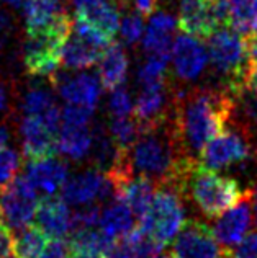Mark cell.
<instances>
[{"label": "cell", "instance_id": "obj_28", "mask_svg": "<svg viewBox=\"0 0 257 258\" xmlns=\"http://www.w3.org/2000/svg\"><path fill=\"white\" fill-rule=\"evenodd\" d=\"M229 26L244 36L257 33V0H228Z\"/></svg>", "mask_w": 257, "mask_h": 258}, {"label": "cell", "instance_id": "obj_10", "mask_svg": "<svg viewBox=\"0 0 257 258\" xmlns=\"http://www.w3.org/2000/svg\"><path fill=\"white\" fill-rule=\"evenodd\" d=\"M61 198L72 206H87L95 201L97 205H108L120 198V189L108 173H102V170H85L67 178L61 189Z\"/></svg>", "mask_w": 257, "mask_h": 258}, {"label": "cell", "instance_id": "obj_16", "mask_svg": "<svg viewBox=\"0 0 257 258\" xmlns=\"http://www.w3.org/2000/svg\"><path fill=\"white\" fill-rule=\"evenodd\" d=\"M175 76L184 82H193L203 74L208 62V51L195 36L179 35L171 52Z\"/></svg>", "mask_w": 257, "mask_h": 258}, {"label": "cell", "instance_id": "obj_25", "mask_svg": "<svg viewBox=\"0 0 257 258\" xmlns=\"http://www.w3.org/2000/svg\"><path fill=\"white\" fill-rule=\"evenodd\" d=\"M154 185L156 183L143 175H133L120 186V198L123 200L128 208L136 216L138 222L149 209L154 198Z\"/></svg>", "mask_w": 257, "mask_h": 258}, {"label": "cell", "instance_id": "obj_19", "mask_svg": "<svg viewBox=\"0 0 257 258\" xmlns=\"http://www.w3.org/2000/svg\"><path fill=\"white\" fill-rule=\"evenodd\" d=\"M231 98V118L229 123L238 126L252 138L257 131V92L247 82L226 85Z\"/></svg>", "mask_w": 257, "mask_h": 258}, {"label": "cell", "instance_id": "obj_24", "mask_svg": "<svg viewBox=\"0 0 257 258\" xmlns=\"http://www.w3.org/2000/svg\"><path fill=\"white\" fill-rule=\"evenodd\" d=\"M120 5L121 4L118 0H108V2L93 5L90 9L76 12V18L90 25L92 28H95L112 41L120 30Z\"/></svg>", "mask_w": 257, "mask_h": 258}, {"label": "cell", "instance_id": "obj_14", "mask_svg": "<svg viewBox=\"0 0 257 258\" xmlns=\"http://www.w3.org/2000/svg\"><path fill=\"white\" fill-rule=\"evenodd\" d=\"M174 108V92L169 90L167 82L144 85L134 103V118L141 129L159 126L171 118Z\"/></svg>", "mask_w": 257, "mask_h": 258}, {"label": "cell", "instance_id": "obj_1", "mask_svg": "<svg viewBox=\"0 0 257 258\" xmlns=\"http://www.w3.org/2000/svg\"><path fill=\"white\" fill-rule=\"evenodd\" d=\"M231 118V98L225 87H197L174 92L172 126L184 151L195 159Z\"/></svg>", "mask_w": 257, "mask_h": 258}, {"label": "cell", "instance_id": "obj_18", "mask_svg": "<svg viewBox=\"0 0 257 258\" xmlns=\"http://www.w3.org/2000/svg\"><path fill=\"white\" fill-rule=\"evenodd\" d=\"M72 213L63 198L46 196L36 209V226L51 239H66L72 234Z\"/></svg>", "mask_w": 257, "mask_h": 258}, {"label": "cell", "instance_id": "obj_30", "mask_svg": "<svg viewBox=\"0 0 257 258\" xmlns=\"http://www.w3.org/2000/svg\"><path fill=\"white\" fill-rule=\"evenodd\" d=\"M46 234L38 226L22 229L13 239V253L17 258H38L46 247Z\"/></svg>", "mask_w": 257, "mask_h": 258}, {"label": "cell", "instance_id": "obj_35", "mask_svg": "<svg viewBox=\"0 0 257 258\" xmlns=\"http://www.w3.org/2000/svg\"><path fill=\"white\" fill-rule=\"evenodd\" d=\"M20 162L22 159L15 149H0V189L5 188L17 176Z\"/></svg>", "mask_w": 257, "mask_h": 258}, {"label": "cell", "instance_id": "obj_34", "mask_svg": "<svg viewBox=\"0 0 257 258\" xmlns=\"http://www.w3.org/2000/svg\"><path fill=\"white\" fill-rule=\"evenodd\" d=\"M144 30V17L141 13H130L120 23V35L128 46L136 44L143 38Z\"/></svg>", "mask_w": 257, "mask_h": 258}, {"label": "cell", "instance_id": "obj_27", "mask_svg": "<svg viewBox=\"0 0 257 258\" xmlns=\"http://www.w3.org/2000/svg\"><path fill=\"white\" fill-rule=\"evenodd\" d=\"M63 12L66 10L61 0H28L23 7L26 31L44 28Z\"/></svg>", "mask_w": 257, "mask_h": 258}, {"label": "cell", "instance_id": "obj_31", "mask_svg": "<svg viewBox=\"0 0 257 258\" xmlns=\"http://www.w3.org/2000/svg\"><path fill=\"white\" fill-rule=\"evenodd\" d=\"M108 133H110L113 142L117 144L120 151H130L141 133V126L138 119H133L131 116L112 118L110 126H108Z\"/></svg>", "mask_w": 257, "mask_h": 258}, {"label": "cell", "instance_id": "obj_9", "mask_svg": "<svg viewBox=\"0 0 257 258\" xmlns=\"http://www.w3.org/2000/svg\"><path fill=\"white\" fill-rule=\"evenodd\" d=\"M36 189L25 176H15L0 189V219L12 230H22L35 219L38 209Z\"/></svg>", "mask_w": 257, "mask_h": 258}, {"label": "cell", "instance_id": "obj_43", "mask_svg": "<svg viewBox=\"0 0 257 258\" xmlns=\"http://www.w3.org/2000/svg\"><path fill=\"white\" fill-rule=\"evenodd\" d=\"M7 142H9V131H7V127L0 126V149H4Z\"/></svg>", "mask_w": 257, "mask_h": 258}, {"label": "cell", "instance_id": "obj_32", "mask_svg": "<svg viewBox=\"0 0 257 258\" xmlns=\"http://www.w3.org/2000/svg\"><path fill=\"white\" fill-rule=\"evenodd\" d=\"M169 57H159V56H147L144 64L138 71V82L141 87L144 85H156L167 82V62Z\"/></svg>", "mask_w": 257, "mask_h": 258}, {"label": "cell", "instance_id": "obj_21", "mask_svg": "<svg viewBox=\"0 0 257 258\" xmlns=\"http://www.w3.org/2000/svg\"><path fill=\"white\" fill-rule=\"evenodd\" d=\"M138 227V219L134 213L128 208L126 203L117 198L115 201L108 203L102 211L100 217V230L113 240L125 239L130 235L134 229Z\"/></svg>", "mask_w": 257, "mask_h": 258}, {"label": "cell", "instance_id": "obj_47", "mask_svg": "<svg viewBox=\"0 0 257 258\" xmlns=\"http://www.w3.org/2000/svg\"><path fill=\"white\" fill-rule=\"evenodd\" d=\"M162 258H175L174 255H166V256H162Z\"/></svg>", "mask_w": 257, "mask_h": 258}, {"label": "cell", "instance_id": "obj_17", "mask_svg": "<svg viewBox=\"0 0 257 258\" xmlns=\"http://www.w3.org/2000/svg\"><path fill=\"white\" fill-rule=\"evenodd\" d=\"M69 176V167L64 160L56 159L54 155L41 159H31L26 168V178L35 189L43 191L46 196H53L63 189Z\"/></svg>", "mask_w": 257, "mask_h": 258}, {"label": "cell", "instance_id": "obj_3", "mask_svg": "<svg viewBox=\"0 0 257 258\" xmlns=\"http://www.w3.org/2000/svg\"><path fill=\"white\" fill-rule=\"evenodd\" d=\"M72 23L74 20L69 13L63 12L44 28L26 31L22 57L30 76L53 77L58 72L63 46L72 31Z\"/></svg>", "mask_w": 257, "mask_h": 258}, {"label": "cell", "instance_id": "obj_48", "mask_svg": "<svg viewBox=\"0 0 257 258\" xmlns=\"http://www.w3.org/2000/svg\"><path fill=\"white\" fill-rule=\"evenodd\" d=\"M9 258H17V256H9Z\"/></svg>", "mask_w": 257, "mask_h": 258}, {"label": "cell", "instance_id": "obj_11", "mask_svg": "<svg viewBox=\"0 0 257 258\" xmlns=\"http://www.w3.org/2000/svg\"><path fill=\"white\" fill-rule=\"evenodd\" d=\"M61 111L48 116H23L20 123L23 155L26 159L49 157L58 152Z\"/></svg>", "mask_w": 257, "mask_h": 258}, {"label": "cell", "instance_id": "obj_40", "mask_svg": "<svg viewBox=\"0 0 257 258\" xmlns=\"http://www.w3.org/2000/svg\"><path fill=\"white\" fill-rule=\"evenodd\" d=\"M134 7H136L138 13H141L143 17H149L156 12L158 7V0H133Z\"/></svg>", "mask_w": 257, "mask_h": 258}, {"label": "cell", "instance_id": "obj_36", "mask_svg": "<svg viewBox=\"0 0 257 258\" xmlns=\"http://www.w3.org/2000/svg\"><path fill=\"white\" fill-rule=\"evenodd\" d=\"M223 258H257V230L244 235L236 245L225 248Z\"/></svg>", "mask_w": 257, "mask_h": 258}, {"label": "cell", "instance_id": "obj_37", "mask_svg": "<svg viewBox=\"0 0 257 258\" xmlns=\"http://www.w3.org/2000/svg\"><path fill=\"white\" fill-rule=\"evenodd\" d=\"M69 243H66L64 239H53L46 243L38 258H69Z\"/></svg>", "mask_w": 257, "mask_h": 258}, {"label": "cell", "instance_id": "obj_38", "mask_svg": "<svg viewBox=\"0 0 257 258\" xmlns=\"http://www.w3.org/2000/svg\"><path fill=\"white\" fill-rule=\"evenodd\" d=\"M13 252L12 229L0 219V258H9Z\"/></svg>", "mask_w": 257, "mask_h": 258}, {"label": "cell", "instance_id": "obj_33", "mask_svg": "<svg viewBox=\"0 0 257 258\" xmlns=\"http://www.w3.org/2000/svg\"><path fill=\"white\" fill-rule=\"evenodd\" d=\"M108 111H110L112 118L131 116V113L134 111L131 95L128 93V90L123 85H120L112 90L110 98H108Z\"/></svg>", "mask_w": 257, "mask_h": 258}, {"label": "cell", "instance_id": "obj_23", "mask_svg": "<svg viewBox=\"0 0 257 258\" xmlns=\"http://www.w3.org/2000/svg\"><path fill=\"white\" fill-rule=\"evenodd\" d=\"M93 146V129L90 126L61 124L58 136V151L71 160H84L89 157Z\"/></svg>", "mask_w": 257, "mask_h": 258}, {"label": "cell", "instance_id": "obj_26", "mask_svg": "<svg viewBox=\"0 0 257 258\" xmlns=\"http://www.w3.org/2000/svg\"><path fill=\"white\" fill-rule=\"evenodd\" d=\"M162 247L146 232L136 227L125 239L115 242L107 258H159Z\"/></svg>", "mask_w": 257, "mask_h": 258}, {"label": "cell", "instance_id": "obj_6", "mask_svg": "<svg viewBox=\"0 0 257 258\" xmlns=\"http://www.w3.org/2000/svg\"><path fill=\"white\" fill-rule=\"evenodd\" d=\"M229 127L212 139L200 152V164L212 170H226L251 160V136L238 126Z\"/></svg>", "mask_w": 257, "mask_h": 258}, {"label": "cell", "instance_id": "obj_7", "mask_svg": "<svg viewBox=\"0 0 257 258\" xmlns=\"http://www.w3.org/2000/svg\"><path fill=\"white\" fill-rule=\"evenodd\" d=\"M229 26L228 0H179V28L195 38H210Z\"/></svg>", "mask_w": 257, "mask_h": 258}, {"label": "cell", "instance_id": "obj_45", "mask_svg": "<svg viewBox=\"0 0 257 258\" xmlns=\"http://www.w3.org/2000/svg\"><path fill=\"white\" fill-rule=\"evenodd\" d=\"M7 106V92L5 88L0 85V111H4Z\"/></svg>", "mask_w": 257, "mask_h": 258}, {"label": "cell", "instance_id": "obj_44", "mask_svg": "<svg viewBox=\"0 0 257 258\" xmlns=\"http://www.w3.org/2000/svg\"><path fill=\"white\" fill-rule=\"evenodd\" d=\"M2 2L13 7V9H23L25 4L28 2V0H2Z\"/></svg>", "mask_w": 257, "mask_h": 258}, {"label": "cell", "instance_id": "obj_39", "mask_svg": "<svg viewBox=\"0 0 257 258\" xmlns=\"http://www.w3.org/2000/svg\"><path fill=\"white\" fill-rule=\"evenodd\" d=\"M12 30H13L12 17L4 9H0V49H2V47L7 44V41H9Z\"/></svg>", "mask_w": 257, "mask_h": 258}, {"label": "cell", "instance_id": "obj_13", "mask_svg": "<svg viewBox=\"0 0 257 258\" xmlns=\"http://www.w3.org/2000/svg\"><path fill=\"white\" fill-rule=\"evenodd\" d=\"M51 80L56 92L61 95V98L67 101V105H79L95 110L102 97L104 85L95 74L56 72Z\"/></svg>", "mask_w": 257, "mask_h": 258}, {"label": "cell", "instance_id": "obj_12", "mask_svg": "<svg viewBox=\"0 0 257 258\" xmlns=\"http://www.w3.org/2000/svg\"><path fill=\"white\" fill-rule=\"evenodd\" d=\"M225 248L215 239L212 227L203 221L190 219L172 242L175 258H223Z\"/></svg>", "mask_w": 257, "mask_h": 258}, {"label": "cell", "instance_id": "obj_20", "mask_svg": "<svg viewBox=\"0 0 257 258\" xmlns=\"http://www.w3.org/2000/svg\"><path fill=\"white\" fill-rule=\"evenodd\" d=\"M175 18L167 12H154L147 23L143 36V49L146 56H159L171 59L174 35H175Z\"/></svg>", "mask_w": 257, "mask_h": 258}, {"label": "cell", "instance_id": "obj_41", "mask_svg": "<svg viewBox=\"0 0 257 258\" xmlns=\"http://www.w3.org/2000/svg\"><path fill=\"white\" fill-rule=\"evenodd\" d=\"M246 82L257 92V64H251L246 74Z\"/></svg>", "mask_w": 257, "mask_h": 258}, {"label": "cell", "instance_id": "obj_46", "mask_svg": "<svg viewBox=\"0 0 257 258\" xmlns=\"http://www.w3.org/2000/svg\"><path fill=\"white\" fill-rule=\"evenodd\" d=\"M252 208H254L255 219H257V189H255V191H252Z\"/></svg>", "mask_w": 257, "mask_h": 258}, {"label": "cell", "instance_id": "obj_2", "mask_svg": "<svg viewBox=\"0 0 257 258\" xmlns=\"http://www.w3.org/2000/svg\"><path fill=\"white\" fill-rule=\"evenodd\" d=\"M249 191L233 176L220 175L197 160L184 185V198L190 196L195 206L207 217H216L234 206Z\"/></svg>", "mask_w": 257, "mask_h": 258}, {"label": "cell", "instance_id": "obj_15", "mask_svg": "<svg viewBox=\"0 0 257 258\" xmlns=\"http://www.w3.org/2000/svg\"><path fill=\"white\" fill-rule=\"evenodd\" d=\"M252 226V189L242 196L236 205L220 214L212 227L215 239L220 242V245L229 248L236 245L242 237L247 234V230Z\"/></svg>", "mask_w": 257, "mask_h": 258}, {"label": "cell", "instance_id": "obj_42", "mask_svg": "<svg viewBox=\"0 0 257 258\" xmlns=\"http://www.w3.org/2000/svg\"><path fill=\"white\" fill-rule=\"evenodd\" d=\"M69 258H104V256L93 255V253H87V252H74V250H71Z\"/></svg>", "mask_w": 257, "mask_h": 258}, {"label": "cell", "instance_id": "obj_29", "mask_svg": "<svg viewBox=\"0 0 257 258\" xmlns=\"http://www.w3.org/2000/svg\"><path fill=\"white\" fill-rule=\"evenodd\" d=\"M22 110L25 116H48L53 113H59L53 93L44 87H33L25 93Z\"/></svg>", "mask_w": 257, "mask_h": 258}, {"label": "cell", "instance_id": "obj_22", "mask_svg": "<svg viewBox=\"0 0 257 258\" xmlns=\"http://www.w3.org/2000/svg\"><path fill=\"white\" fill-rule=\"evenodd\" d=\"M128 67H130V60L125 47L120 43H110L100 57V82L108 90L123 85L128 76Z\"/></svg>", "mask_w": 257, "mask_h": 258}, {"label": "cell", "instance_id": "obj_5", "mask_svg": "<svg viewBox=\"0 0 257 258\" xmlns=\"http://www.w3.org/2000/svg\"><path fill=\"white\" fill-rule=\"evenodd\" d=\"M208 60L225 85L244 82L249 69L247 38L234 28H220L208 38Z\"/></svg>", "mask_w": 257, "mask_h": 258}, {"label": "cell", "instance_id": "obj_4", "mask_svg": "<svg viewBox=\"0 0 257 258\" xmlns=\"http://www.w3.org/2000/svg\"><path fill=\"white\" fill-rule=\"evenodd\" d=\"M184 196L172 186L162 185L156 191L152 203L138 227L161 247L172 243L185 224Z\"/></svg>", "mask_w": 257, "mask_h": 258}, {"label": "cell", "instance_id": "obj_8", "mask_svg": "<svg viewBox=\"0 0 257 258\" xmlns=\"http://www.w3.org/2000/svg\"><path fill=\"white\" fill-rule=\"evenodd\" d=\"M110 39L80 20H74L72 31L66 39L61 64L69 71H82L100 60Z\"/></svg>", "mask_w": 257, "mask_h": 258}]
</instances>
